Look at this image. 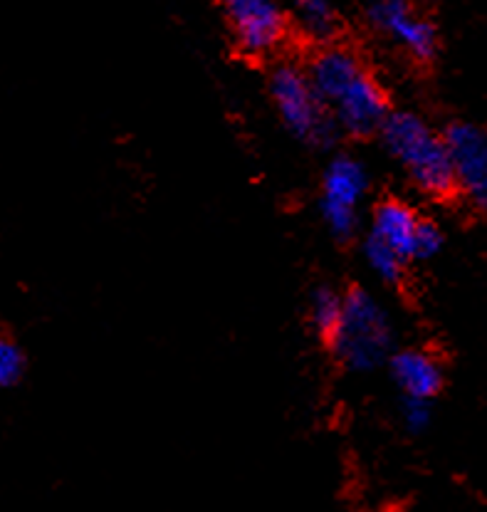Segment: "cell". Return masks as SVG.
<instances>
[{
  "label": "cell",
  "mask_w": 487,
  "mask_h": 512,
  "mask_svg": "<svg viewBox=\"0 0 487 512\" xmlns=\"http://www.w3.org/2000/svg\"><path fill=\"white\" fill-rule=\"evenodd\" d=\"M307 75L342 132L352 137L381 132L391 114L389 97L356 52L342 45L319 47Z\"/></svg>",
  "instance_id": "obj_1"
},
{
  "label": "cell",
  "mask_w": 487,
  "mask_h": 512,
  "mask_svg": "<svg viewBox=\"0 0 487 512\" xmlns=\"http://www.w3.org/2000/svg\"><path fill=\"white\" fill-rule=\"evenodd\" d=\"M379 134L384 149L418 191L433 198L458 193L445 134L436 132L426 119L416 112H391Z\"/></svg>",
  "instance_id": "obj_2"
},
{
  "label": "cell",
  "mask_w": 487,
  "mask_h": 512,
  "mask_svg": "<svg viewBox=\"0 0 487 512\" xmlns=\"http://www.w3.org/2000/svg\"><path fill=\"white\" fill-rule=\"evenodd\" d=\"M394 322L389 310L369 290L354 287L344 295V312L329 334L334 357L356 374H369L394 357Z\"/></svg>",
  "instance_id": "obj_3"
},
{
  "label": "cell",
  "mask_w": 487,
  "mask_h": 512,
  "mask_svg": "<svg viewBox=\"0 0 487 512\" xmlns=\"http://www.w3.org/2000/svg\"><path fill=\"white\" fill-rule=\"evenodd\" d=\"M270 94L282 124L290 129L292 137L317 149H329L337 141V122L327 104L314 92L307 70L290 62L277 65L270 75Z\"/></svg>",
  "instance_id": "obj_4"
},
{
  "label": "cell",
  "mask_w": 487,
  "mask_h": 512,
  "mask_svg": "<svg viewBox=\"0 0 487 512\" xmlns=\"http://www.w3.org/2000/svg\"><path fill=\"white\" fill-rule=\"evenodd\" d=\"M369 191V171L364 161L352 154L334 156L322 176L319 211L329 233L337 240L354 238L359 231L361 203Z\"/></svg>",
  "instance_id": "obj_5"
},
{
  "label": "cell",
  "mask_w": 487,
  "mask_h": 512,
  "mask_svg": "<svg viewBox=\"0 0 487 512\" xmlns=\"http://www.w3.org/2000/svg\"><path fill=\"white\" fill-rule=\"evenodd\" d=\"M235 45L253 57H265L285 43L290 18L277 0H216Z\"/></svg>",
  "instance_id": "obj_6"
},
{
  "label": "cell",
  "mask_w": 487,
  "mask_h": 512,
  "mask_svg": "<svg viewBox=\"0 0 487 512\" xmlns=\"http://www.w3.org/2000/svg\"><path fill=\"white\" fill-rule=\"evenodd\" d=\"M366 20L376 33L386 35L413 60L428 62L438 55V28L418 13L413 0H366Z\"/></svg>",
  "instance_id": "obj_7"
},
{
  "label": "cell",
  "mask_w": 487,
  "mask_h": 512,
  "mask_svg": "<svg viewBox=\"0 0 487 512\" xmlns=\"http://www.w3.org/2000/svg\"><path fill=\"white\" fill-rule=\"evenodd\" d=\"M443 134L453 161L455 188L475 208L487 211V132L473 122H453Z\"/></svg>",
  "instance_id": "obj_8"
},
{
  "label": "cell",
  "mask_w": 487,
  "mask_h": 512,
  "mask_svg": "<svg viewBox=\"0 0 487 512\" xmlns=\"http://www.w3.org/2000/svg\"><path fill=\"white\" fill-rule=\"evenodd\" d=\"M421 221L423 218L408 203L391 198V201H381L376 206L374 216H371L369 235L389 245L408 263V260H416V238Z\"/></svg>",
  "instance_id": "obj_9"
},
{
  "label": "cell",
  "mask_w": 487,
  "mask_h": 512,
  "mask_svg": "<svg viewBox=\"0 0 487 512\" xmlns=\"http://www.w3.org/2000/svg\"><path fill=\"white\" fill-rule=\"evenodd\" d=\"M389 372L403 399L431 401L443 389V367L421 349L394 352V357L389 359Z\"/></svg>",
  "instance_id": "obj_10"
},
{
  "label": "cell",
  "mask_w": 487,
  "mask_h": 512,
  "mask_svg": "<svg viewBox=\"0 0 487 512\" xmlns=\"http://www.w3.org/2000/svg\"><path fill=\"white\" fill-rule=\"evenodd\" d=\"M297 25L319 45H332L339 30V13L332 0H295Z\"/></svg>",
  "instance_id": "obj_11"
},
{
  "label": "cell",
  "mask_w": 487,
  "mask_h": 512,
  "mask_svg": "<svg viewBox=\"0 0 487 512\" xmlns=\"http://www.w3.org/2000/svg\"><path fill=\"white\" fill-rule=\"evenodd\" d=\"M307 312H310L312 327L317 329L324 339H329V334L337 329L339 320H342L344 295H339L332 287H317V290L312 292Z\"/></svg>",
  "instance_id": "obj_12"
},
{
  "label": "cell",
  "mask_w": 487,
  "mask_h": 512,
  "mask_svg": "<svg viewBox=\"0 0 487 512\" xmlns=\"http://www.w3.org/2000/svg\"><path fill=\"white\" fill-rule=\"evenodd\" d=\"M364 260L369 265L371 273L376 275L381 282H399L406 268V260L401 255H396L389 245H384L381 240L366 235L364 240Z\"/></svg>",
  "instance_id": "obj_13"
},
{
  "label": "cell",
  "mask_w": 487,
  "mask_h": 512,
  "mask_svg": "<svg viewBox=\"0 0 487 512\" xmlns=\"http://www.w3.org/2000/svg\"><path fill=\"white\" fill-rule=\"evenodd\" d=\"M25 367V352L15 339L0 334V389H10L23 379Z\"/></svg>",
  "instance_id": "obj_14"
},
{
  "label": "cell",
  "mask_w": 487,
  "mask_h": 512,
  "mask_svg": "<svg viewBox=\"0 0 487 512\" xmlns=\"http://www.w3.org/2000/svg\"><path fill=\"white\" fill-rule=\"evenodd\" d=\"M401 421L411 433H423L433 421L431 401L423 399H403Z\"/></svg>",
  "instance_id": "obj_15"
}]
</instances>
